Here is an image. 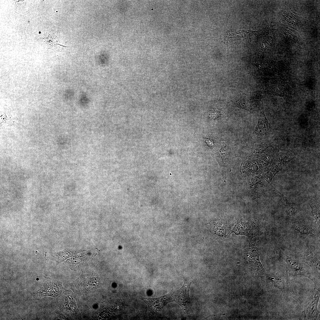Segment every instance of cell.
Returning a JSON list of instances; mask_svg holds the SVG:
<instances>
[{"label":"cell","mask_w":320,"mask_h":320,"mask_svg":"<svg viewBox=\"0 0 320 320\" xmlns=\"http://www.w3.org/2000/svg\"><path fill=\"white\" fill-rule=\"evenodd\" d=\"M72 254V252L67 249L56 253H46L45 255L55 259L56 261H62L71 256Z\"/></svg>","instance_id":"cell-9"},{"label":"cell","mask_w":320,"mask_h":320,"mask_svg":"<svg viewBox=\"0 0 320 320\" xmlns=\"http://www.w3.org/2000/svg\"><path fill=\"white\" fill-rule=\"evenodd\" d=\"M251 255H249V261L254 274L255 276L262 275L264 270L260 261L259 254L257 248L253 246Z\"/></svg>","instance_id":"cell-6"},{"label":"cell","mask_w":320,"mask_h":320,"mask_svg":"<svg viewBox=\"0 0 320 320\" xmlns=\"http://www.w3.org/2000/svg\"><path fill=\"white\" fill-rule=\"evenodd\" d=\"M272 132V128L265 116L262 107L259 113L257 124L253 135L258 136H266L271 134Z\"/></svg>","instance_id":"cell-4"},{"label":"cell","mask_w":320,"mask_h":320,"mask_svg":"<svg viewBox=\"0 0 320 320\" xmlns=\"http://www.w3.org/2000/svg\"><path fill=\"white\" fill-rule=\"evenodd\" d=\"M293 227L295 230L303 234H312L314 233L315 231L314 229L312 228L309 226L301 224H295L293 225Z\"/></svg>","instance_id":"cell-11"},{"label":"cell","mask_w":320,"mask_h":320,"mask_svg":"<svg viewBox=\"0 0 320 320\" xmlns=\"http://www.w3.org/2000/svg\"><path fill=\"white\" fill-rule=\"evenodd\" d=\"M270 279L273 283V285L281 289H284L285 287V282L280 277L273 276H271Z\"/></svg>","instance_id":"cell-13"},{"label":"cell","mask_w":320,"mask_h":320,"mask_svg":"<svg viewBox=\"0 0 320 320\" xmlns=\"http://www.w3.org/2000/svg\"><path fill=\"white\" fill-rule=\"evenodd\" d=\"M280 255L287 264L288 272L290 276H303L313 280L310 274L298 260L291 258L281 251L280 252Z\"/></svg>","instance_id":"cell-2"},{"label":"cell","mask_w":320,"mask_h":320,"mask_svg":"<svg viewBox=\"0 0 320 320\" xmlns=\"http://www.w3.org/2000/svg\"><path fill=\"white\" fill-rule=\"evenodd\" d=\"M303 259L304 262L319 275L320 261L309 249L305 252Z\"/></svg>","instance_id":"cell-7"},{"label":"cell","mask_w":320,"mask_h":320,"mask_svg":"<svg viewBox=\"0 0 320 320\" xmlns=\"http://www.w3.org/2000/svg\"><path fill=\"white\" fill-rule=\"evenodd\" d=\"M96 278L94 277L91 278L89 282V285L92 287L94 288L97 283V280Z\"/></svg>","instance_id":"cell-14"},{"label":"cell","mask_w":320,"mask_h":320,"mask_svg":"<svg viewBox=\"0 0 320 320\" xmlns=\"http://www.w3.org/2000/svg\"><path fill=\"white\" fill-rule=\"evenodd\" d=\"M191 282L185 281L182 287L172 293V296L175 301L182 308L185 316H190L191 304L189 295V292Z\"/></svg>","instance_id":"cell-1"},{"label":"cell","mask_w":320,"mask_h":320,"mask_svg":"<svg viewBox=\"0 0 320 320\" xmlns=\"http://www.w3.org/2000/svg\"><path fill=\"white\" fill-rule=\"evenodd\" d=\"M61 286L54 283H46L38 291L35 292L34 295L36 298H41L47 296L55 297L60 295L62 291Z\"/></svg>","instance_id":"cell-5"},{"label":"cell","mask_w":320,"mask_h":320,"mask_svg":"<svg viewBox=\"0 0 320 320\" xmlns=\"http://www.w3.org/2000/svg\"><path fill=\"white\" fill-rule=\"evenodd\" d=\"M310 295L305 308V314L307 319H315L319 313L318 308L319 291L314 289Z\"/></svg>","instance_id":"cell-3"},{"label":"cell","mask_w":320,"mask_h":320,"mask_svg":"<svg viewBox=\"0 0 320 320\" xmlns=\"http://www.w3.org/2000/svg\"><path fill=\"white\" fill-rule=\"evenodd\" d=\"M229 151V148L225 144H223L216 155L217 159L222 167L225 166Z\"/></svg>","instance_id":"cell-8"},{"label":"cell","mask_w":320,"mask_h":320,"mask_svg":"<svg viewBox=\"0 0 320 320\" xmlns=\"http://www.w3.org/2000/svg\"><path fill=\"white\" fill-rule=\"evenodd\" d=\"M276 191L281 194L285 201L286 212L290 216H294L297 211L296 207L295 204L288 200L285 196L280 193L279 192H278L277 190Z\"/></svg>","instance_id":"cell-10"},{"label":"cell","mask_w":320,"mask_h":320,"mask_svg":"<svg viewBox=\"0 0 320 320\" xmlns=\"http://www.w3.org/2000/svg\"><path fill=\"white\" fill-rule=\"evenodd\" d=\"M311 209L312 215L315 219V222L320 226V208L319 206L316 204H310Z\"/></svg>","instance_id":"cell-12"}]
</instances>
